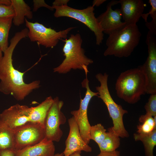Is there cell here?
Here are the masks:
<instances>
[{"label":"cell","mask_w":156,"mask_h":156,"mask_svg":"<svg viewBox=\"0 0 156 156\" xmlns=\"http://www.w3.org/2000/svg\"><path fill=\"white\" fill-rule=\"evenodd\" d=\"M2 56V52L0 48V59L1 58Z\"/></svg>","instance_id":"cell-36"},{"label":"cell","mask_w":156,"mask_h":156,"mask_svg":"<svg viewBox=\"0 0 156 156\" xmlns=\"http://www.w3.org/2000/svg\"><path fill=\"white\" fill-rule=\"evenodd\" d=\"M33 8L34 12H36L38 9L40 7H44L47 8L51 11H53L54 9L52 6L47 4L44 0H34Z\"/></svg>","instance_id":"cell-28"},{"label":"cell","mask_w":156,"mask_h":156,"mask_svg":"<svg viewBox=\"0 0 156 156\" xmlns=\"http://www.w3.org/2000/svg\"><path fill=\"white\" fill-rule=\"evenodd\" d=\"M11 5V0H0V5Z\"/></svg>","instance_id":"cell-33"},{"label":"cell","mask_w":156,"mask_h":156,"mask_svg":"<svg viewBox=\"0 0 156 156\" xmlns=\"http://www.w3.org/2000/svg\"><path fill=\"white\" fill-rule=\"evenodd\" d=\"M62 40L65 43L63 52L65 58L57 67L53 69V72L64 74L71 70H84L93 62L85 54L84 50L82 48V40L80 34H71L68 39Z\"/></svg>","instance_id":"cell-4"},{"label":"cell","mask_w":156,"mask_h":156,"mask_svg":"<svg viewBox=\"0 0 156 156\" xmlns=\"http://www.w3.org/2000/svg\"><path fill=\"white\" fill-rule=\"evenodd\" d=\"M63 105V102L57 96L53 99L45 120V138L53 142H59L63 135L60 126L65 124L66 121V117L61 111Z\"/></svg>","instance_id":"cell-8"},{"label":"cell","mask_w":156,"mask_h":156,"mask_svg":"<svg viewBox=\"0 0 156 156\" xmlns=\"http://www.w3.org/2000/svg\"><path fill=\"white\" fill-rule=\"evenodd\" d=\"M81 151H76L71 154L69 156H82L81 155Z\"/></svg>","instance_id":"cell-34"},{"label":"cell","mask_w":156,"mask_h":156,"mask_svg":"<svg viewBox=\"0 0 156 156\" xmlns=\"http://www.w3.org/2000/svg\"><path fill=\"white\" fill-rule=\"evenodd\" d=\"M133 137L135 141H140L142 142L146 156H154L153 151L156 145V129L147 134L135 133Z\"/></svg>","instance_id":"cell-21"},{"label":"cell","mask_w":156,"mask_h":156,"mask_svg":"<svg viewBox=\"0 0 156 156\" xmlns=\"http://www.w3.org/2000/svg\"><path fill=\"white\" fill-rule=\"evenodd\" d=\"M106 130L101 124L91 126L90 130V140L94 141L99 145L106 137Z\"/></svg>","instance_id":"cell-25"},{"label":"cell","mask_w":156,"mask_h":156,"mask_svg":"<svg viewBox=\"0 0 156 156\" xmlns=\"http://www.w3.org/2000/svg\"><path fill=\"white\" fill-rule=\"evenodd\" d=\"M69 132L65 141V148L63 152L64 156H69L77 151L90 152L92 148L83 140L80 134L78 126L73 116L68 119Z\"/></svg>","instance_id":"cell-14"},{"label":"cell","mask_w":156,"mask_h":156,"mask_svg":"<svg viewBox=\"0 0 156 156\" xmlns=\"http://www.w3.org/2000/svg\"><path fill=\"white\" fill-rule=\"evenodd\" d=\"M85 73L86 78L81 83L82 87L86 89L85 96L83 99H81L79 109L71 111L70 113L77 122L82 139L88 144L90 140L89 132L91 126L88 118V107L91 99L94 96H98V93L93 92L91 90L87 77L88 73Z\"/></svg>","instance_id":"cell-9"},{"label":"cell","mask_w":156,"mask_h":156,"mask_svg":"<svg viewBox=\"0 0 156 156\" xmlns=\"http://www.w3.org/2000/svg\"><path fill=\"white\" fill-rule=\"evenodd\" d=\"M55 152L53 142L45 138L34 145L15 151L14 156H54Z\"/></svg>","instance_id":"cell-16"},{"label":"cell","mask_w":156,"mask_h":156,"mask_svg":"<svg viewBox=\"0 0 156 156\" xmlns=\"http://www.w3.org/2000/svg\"><path fill=\"white\" fill-rule=\"evenodd\" d=\"M120 137L114 132L112 127H109L105 139L98 145L101 152H112L116 150L120 145Z\"/></svg>","instance_id":"cell-19"},{"label":"cell","mask_w":156,"mask_h":156,"mask_svg":"<svg viewBox=\"0 0 156 156\" xmlns=\"http://www.w3.org/2000/svg\"><path fill=\"white\" fill-rule=\"evenodd\" d=\"M52 6L55 10L54 14L55 17H66L79 21L94 32L96 37V44L100 45L102 43L103 39V33L95 16L94 9L92 5L81 10L73 8L68 5L61 7Z\"/></svg>","instance_id":"cell-6"},{"label":"cell","mask_w":156,"mask_h":156,"mask_svg":"<svg viewBox=\"0 0 156 156\" xmlns=\"http://www.w3.org/2000/svg\"><path fill=\"white\" fill-rule=\"evenodd\" d=\"M69 0H55L52 3L53 6L61 7L67 5Z\"/></svg>","instance_id":"cell-30"},{"label":"cell","mask_w":156,"mask_h":156,"mask_svg":"<svg viewBox=\"0 0 156 156\" xmlns=\"http://www.w3.org/2000/svg\"><path fill=\"white\" fill-rule=\"evenodd\" d=\"M106 1V0H94L92 2V6L94 7L99 6Z\"/></svg>","instance_id":"cell-32"},{"label":"cell","mask_w":156,"mask_h":156,"mask_svg":"<svg viewBox=\"0 0 156 156\" xmlns=\"http://www.w3.org/2000/svg\"><path fill=\"white\" fill-rule=\"evenodd\" d=\"M13 132L15 151L34 145L45 138L44 127L39 124H29Z\"/></svg>","instance_id":"cell-10"},{"label":"cell","mask_w":156,"mask_h":156,"mask_svg":"<svg viewBox=\"0 0 156 156\" xmlns=\"http://www.w3.org/2000/svg\"><path fill=\"white\" fill-rule=\"evenodd\" d=\"M122 17L127 24L136 25L143 13L145 4L142 0H120Z\"/></svg>","instance_id":"cell-15"},{"label":"cell","mask_w":156,"mask_h":156,"mask_svg":"<svg viewBox=\"0 0 156 156\" xmlns=\"http://www.w3.org/2000/svg\"><path fill=\"white\" fill-rule=\"evenodd\" d=\"M13 17L0 18V48L3 53L9 46L8 37Z\"/></svg>","instance_id":"cell-22"},{"label":"cell","mask_w":156,"mask_h":156,"mask_svg":"<svg viewBox=\"0 0 156 156\" xmlns=\"http://www.w3.org/2000/svg\"><path fill=\"white\" fill-rule=\"evenodd\" d=\"M15 151L13 149H7L1 151V156H14Z\"/></svg>","instance_id":"cell-31"},{"label":"cell","mask_w":156,"mask_h":156,"mask_svg":"<svg viewBox=\"0 0 156 156\" xmlns=\"http://www.w3.org/2000/svg\"><path fill=\"white\" fill-rule=\"evenodd\" d=\"M147 81L140 66L122 72L115 85L117 96L126 102L134 104L146 94Z\"/></svg>","instance_id":"cell-3"},{"label":"cell","mask_w":156,"mask_h":156,"mask_svg":"<svg viewBox=\"0 0 156 156\" xmlns=\"http://www.w3.org/2000/svg\"><path fill=\"white\" fill-rule=\"evenodd\" d=\"M108 75L106 73L103 74L97 73L95 75L100 85L96 87L98 93V97L100 98L106 105L113 126L112 127L114 132L122 138H127L129 134L124 125L123 115L128 113L127 110L124 109L120 105L117 104L113 100L109 91L107 81Z\"/></svg>","instance_id":"cell-5"},{"label":"cell","mask_w":156,"mask_h":156,"mask_svg":"<svg viewBox=\"0 0 156 156\" xmlns=\"http://www.w3.org/2000/svg\"><path fill=\"white\" fill-rule=\"evenodd\" d=\"M28 31L27 28H25L16 33L0 59V92L4 94L11 95L18 101L24 100L33 90L40 86L39 80L25 83L23 78L25 72L16 69L13 64L14 49L21 39L27 36Z\"/></svg>","instance_id":"cell-1"},{"label":"cell","mask_w":156,"mask_h":156,"mask_svg":"<svg viewBox=\"0 0 156 156\" xmlns=\"http://www.w3.org/2000/svg\"><path fill=\"white\" fill-rule=\"evenodd\" d=\"M120 152L117 150L112 152H101L96 156H120Z\"/></svg>","instance_id":"cell-29"},{"label":"cell","mask_w":156,"mask_h":156,"mask_svg":"<svg viewBox=\"0 0 156 156\" xmlns=\"http://www.w3.org/2000/svg\"><path fill=\"white\" fill-rule=\"evenodd\" d=\"M64 154L63 153H57L54 156H64Z\"/></svg>","instance_id":"cell-35"},{"label":"cell","mask_w":156,"mask_h":156,"mask_svg":"<svg viewBox=\"0 0 156 156\" xmlns=\"http://www.w3.org/2000/svg\"><path fill=\"white\" fill-rule=\"evenodd\" d=\"M53 102L51 96L47 97L38 105L29 107V119L32 123L39 124L44 127V123L48 112Z\"/></svg>","instance_id":"cell-17"},{"label":"cell","mask_w":156,"mask_h":156,"mask_svg":"<svg viewBox=\"0 0 156 156\" xmlns=\"http://www.w3.org/2000/svg\"><path fill=\"white\" fill-rule=\"evenodd\" d=\"M146 114L152 116H156V94H150L148 102L144 106Z\"/></svg>","instance_id":"cell-26"},{"label":"cell","mask_w":156,"mask_h":156,"mask_svg":"<svg viewBox=\"0 0 156 156\" xmlns=\"http://www.w3.org/2000/svg\"><path fill=\"white\" fill-rule=\"evenodd\" d=\"M141 35L136 24H126L109 35L104 55L119 58L128 57L138 44Z\"/></svg>","instance_id":"cell-2"},{"label":"cell","mask_w":156,"mask_h":156,"mask_svg":"<svg viewBox=\"0 0 156 156\" xmlns=\"http://www.w3.org/2000/svg\"><path fill=\"white\" fill-rule=\"evenodd\" d=\"M0 156H1V151L0 150Z\"/></svg>","instance_id":"cell-37"},{"label":"cell","mask_w":156,"mask_h":156,"mask_svg":"<svg viewBox=\"0 0 156 156\" xmlns=\"http://www.w3.org/2000/svg\"><path fill=\"white\" fill-rule=\"evenodd\" d=\"M153 117L146 113L140 116L139 120L142 124L137 126L138 133L147 134L156 129V116Z\"/></svg>","instance_id":"cell-23"},{"label":"cell","mask_w":156,"mask_h":156,"mask_svg":"<svg viewBox=\"0 0 156 156\" xmlns=\"http://www.w3.org/2000/svg\"><path fill=\"white\" fill-rule=\"evenodd\" d=\"M29 107L16 104L4 110L0 114V119L13 131L32 123L29 116Z\"/></svg>","instance_id":"cell-12"},{"label":"cell","mask_w":156,"mask_h":156,"mask_svg":"<svg viewBox=\"0 0 156 156\" xmlns=\"http://www.w3.org/2000/svg\"><path fill=\"white\" fill-rule=\"evenodd\" d=\"M148 3L151 6L150 10L148 13H143L141 17L149 31L156 35V0H149Z\"/></svg>","instance_id":"cell-24"},{"label":"cell","mask_w":156,"mask_h":156,"mask_svg":"<svg viewBox=\"0 0 156 156\" xmlns=\"http://www.w3.org/2000/svg\"><path fill=\"white\" fill-rule=\"evenodd\" d=\"M14 149V132L0 119V150Z\"/></svg>","instance_id":"cell-20"},{"label":"cell","mask_w":156,"mask_h":156,"mask_svg":"<svg viewBox=\"0 0 156 156\" xmlns=\"http://www.w3.org/2000/svg\"><path fill=\"white\" fill-rule=\"evenodd\" d=\"M14 10V15L12 22L16 26L18 27L25 22V17L31 19L33 13L31 8L23 0H11Z\"/></svg>","instance_id":"cell-18"},{"label":"cell","mask_w":156,"mask_h":156,"mask_svg":"<svg viewBox=\"0 0 156 156\" xmlns=\"http://www.w3.org/2000/svg\"><path fill=\"white\" fill-rule=\"evenodd\" d=\"M26 26L28 29L27 36L31 42H36L39 45L46 48H53L57 45L60 40L65 39L68 33L75 27H69L57 31L47 28L37 22L32 23L25 19Z\"/></svg>","instance_id":"cell-7"},{"label":"cell","mask_w":156,"mask_h":156,"mask_svg":"<svg viewBox=\"0 0 156 156\" xmlns=\"http://www.w3.org/2000/svg\"><path fill=\"white\" fill-rule=\"evenodd\" d=\"M14 15V10L12 4L9 5H0V18L13 17Z\"/></svg>","instance_id":"cell-27"},{"label":"cell","mask_w":156,"mask_h":156,"mask_svg":"<svg viewBox=\"0 0 156 156\" xmlns=\"http://www.w3.org/2000/svg\"><path fill=\"white\" fill-rule=\"evenodd\" d=\"M156 35L148 31L146 42L148 56L144 63L140 67L146 79V94H156Z\"/></svg>","instance_id":"cell-11"},{"label":"cell","mask_w":156,"mask_h":156,"mask_svg":"<svg viewBox=\"0 0 156 156\" xmlns=\"http://www.w3.org/2000/svg\"><path fill=\"white\" fill-rule=\"evenodd\" d=\"M118 3V1H111L107 4L106 10L96 18L103 33L109 35L126 24L121 21L120 9H112V6Z\"/></svg>","instance_id":"cell-13"}]
</instances>
